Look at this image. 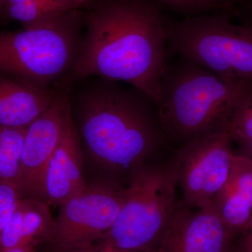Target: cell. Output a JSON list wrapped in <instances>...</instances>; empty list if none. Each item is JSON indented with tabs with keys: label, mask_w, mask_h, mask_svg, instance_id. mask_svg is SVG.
Returning <instances> with one entry per match:
<instances>
[{
	"label": "cell",
	"mask_w": 252,
	"mask_h": 252,
	"mask_svg": "<svg viewBox=\"0 0 252 252\" xmlns=\"http://www.w3.org/2000/svg\"><path fill=\"white\" fill-rule=\"evenodd\" d=\"M56 89L41 90L0 75V126L28 128L49 108Z\"/></svg>",
	"instance_id": "obj_13"
},
{
	"label": "cell",
	"mask_w": 252,
	"mask_h": 252,
	"mask_svg": "<svg viewBox=\"0 0 252 252\" xmlns=\"http://www.w3.org/2000/svg\"><path fill=\"white\" fill-rule=\"evenodd\" d=\"M232 234L213 208L180 201L157 252H228Z\"/></svg>",
	"instance_id": "obj_11"
},
{
	"label": "cell",
	"mask_w": 252,
	"mask_h": 252,
	"mask_svg": "<svg viewBox=\"0 0 252 252\" xmlns=\"http://www.w3.org/2000/svg\"><path fill=\"white\" fill-rule=\"evenodd\" d=\"M28 1H31V0H3L1 8L12 6V5L20 4V3H23ZM1 8H0V9H1Z\"/></svg>",
	"instance_id": "obj_23"
},
{
	"label": "cell",
	"mask_w": 252,
	"mask_h": 252,
	"mask_svg": "<svg viewBox=\"0 0 252 252\" xmlns=\"http://www.w3.org/2000/svg\"><path fill=\"white\" fill-rule=\"evenodd\" d=\"M23 198V194L16 183L0 181V235Z\"/></svg>",
	"instance_id": "obj_17"
},
{
	"label": "cell",
	"mask_w": 252,
	"mask_h": 252,
	"mask_svg": "<svg viewBox=\"0 0 252 252\" xmlns=\"http://www.w3.org/2000/svg\"><path fill=\"white\" fill-rule=\"evenodd\" d=\"M227 132L238 143L252 139V91L235 111Z\"/></svg>",
	"instance_id": "obj_16"
},
{
	"label": "cell",
	"mask_w": 252,
	"mask_h": 252,
	"mask_svg": "<svg viewBox=\"0 0 252 252\" xmlns=\"http://www.w3.org/2000/svg\"><path fill=\"white\" fill-rule=\"evenodd\" d=\"M3 0H0V8H1V4H2Z\"/></svg>",
	"instance_id": "obj_25"
},
{
	"label": "cell",
	"mask_w": 252,
	"mask_h": 252,
	"mask_svg": "<svg viewBox=\"0 0 252 252\" xmlns=\"http://www.w3.org/2000/svg\"><path fill=\"white\" fill-rule=\"evenodd\" d=\"M233 142L225 132L181 146L172 162L184 205L192 209L213 208L233 169L236 155Z\"/></svg>",
	"instance_id": "obj_7"
},
{
	"label": "cell",
	"mask_w": 252,
	"mask_h": 252,
	"mask_svg": "<svg viewBox=\"0 0 252 252\" xmlns=\"http://www.w3.org/2000/svg\"><path fill=\"white\" fill-rule=\"evenodd\" d=\"M126 198V188L111 178L96 180L61 205L51 243L56 252L88 246L114 225Z\"/></svg>",
	"instance_id": "obj_8"
},
{
	"label": "cell",
	"mask_w": 252,
	"mask_h": 252,
	"mask_svg": "<svg viewBox=\"0 0 252 252\" xmlns=\"http://www.w3.org/2000/svg\"><path fill=\"white\" fill-rule=\"evenodd\" d=\"M177 190L172 162H147L132 170L119 216L96 241L122 250L157 252L180 205Z\"/></svg>",
	"instance_id": "obj_5"
},
{
	"label": "cell",
	"mask_w": 252,
	"mask_h": 252,
	"mask_svg": "<svg viewBox=\"0 0 252 252\" xmlns=\"http://www.w3.org/2000/svg\"><path fill=\"white\" fill-rule=\"evenodd\" d=\"M175 12L187 16L209 14L220 10L214 0H154Z\"/></svg>",
	"instance_id": "obj_18"
},
{
	"label": "cell",
	"mask_w": 252,
	"mask_h": 252,
	"mask_svg": "<svg viewBox=\"0 0 252 252\" xmlns=\"http://www.w3.org/2000/svg\"><path fill=\"white\" fill-rule=\"evenodd\" d=\"M238 144L240 146V151L237 154L247 158L252 162V139L239 142Z\"/></svg>",
	"instance_id": "obj_21"
},
{
	"label": "cell",
	"mask_w": 252,
	"mask_h": 252,
	"mask_svg": "<svg viewBox=\"0 0 252 252\" xmlns=\"http://www.w3.org/2000/svg\"><path fill=\"white\" fill-rule=\"evenodd\" d=\"M99 77L72 83L68 102L81 144L106 170L128 176L166 139L157 104L135 86Z\"/></svg>",
	"instance_id": "obj_2"
},
{
	"label": "cell",
	"mask_w": 252,
	"mask_h": 252,
	"mask_svg": "<svg viewBox=\"0 0 252 252\" xmlns=\"http://www.w3.org/2000/svg\"><path fill=\"white\" fill-rule=\"evenodd\" d=\"M56 252H143L135 251V250H122L113 247L112 245L102 243V242L95 241L88 246L84 248L74 249V250H67Z\"/></svg>",
	"instance_id": "obj_19"
},
{
	"label": "cell",
	"mask_w": 252,
	"mask_h": 252,
	"mask_svg": "<svg viewBox=\"0 0 252 252\" xmlns=\"http://www.w3.org/2000/svg\"><path fill=\"white\" fill-rule=\"evenodd\" d=\"M82 144L69 102L62 137L44 167L36 198L49 206H61L85 189Z\"/></svg>",
	"instance_id": "obj_10"
},
{
	"label": "cell",
	"mask_w": 252,
	"mask_h": 252,
	"mask_svg": "<svg viewBox=\"0 0 252 252\" xmlns=\"http://www.w3.org/2000/svg\"><path fill=\"white\" fill-rule=\"evenodd\" d=\"M252 91V80L222 77L182 58L167 64L157 103L166 141L181 147L227 132L235 111Z\"/></svg>",
	"instance_id": "obj_3"
},
{
	"label": "cell",
	"mask_w": 252,
	"mask_h": 252,
	"mask_svg": "<svg viewBox=\"0 0 252 252\" xmlns=\"http://www.w3.org/2000/svg\"><path fill=\"white\" fill-rule=\"evenodd\" d=\"M243 232L245 233V238L241 252H252V220Z\"/></svg>",
	"instance_id": "obj_20"
},
{
	"label": "cell",
	"mask_w": 252,
	"mask_h": 252,
	"mask_svg": "<svg viewBox=\"0 0 252 252\" xmlns=\"http://www.w3.org/2000/svg\"><path fill=\"white\" fill-rule=\"evenodd\" d=\"M220 9H232L243 0H214Z\"/></svg>",
	"instance_id": "obj_22"
},
{
	"label": "cell",
	"mask_w": 252,
	"mask_h": 252,
	"mask_svg": "<svg viewBox=\"0 0 252 252\" xmlns=\"http://www.w3.org/2000/svg\"><path fill=\"white\" fill-rule=\"evenodd\" d=\"M213 209L232 233L244 231L252 220V162L236 153L229 180Z\"/></svg>",
	"instance_id": "obj_14"
},
{
	"label": "cell",
	"mask_w": 252,
	"mask_h": 252,
	"mask_svg": "<svg viewBox=\"0 0 252 252\" xmlns=\"http://www.w3.org/2000/svg\"><path fill=\"white\" fill-rule=\"evenodd\" d=\"M55 228L56 220L48 204L36 198H23L0 235V252L51 242Z\"/></svg>",
	"instance_id": "obj_12"
},
{
	"label": "cell",
	"mask_w": 252,
	"mask_h": 252,
	"mask_svg": "<svg viewBox=\"0 0 252 252\" xmlns=\"http://www.w3.org/2000/svg\"><path fill=\"white\" fill-rule=\"evenodd\" d=\"M168 46L180 58L222 77L252 80V24L209 14L167 21Z\"/></svg>",
	"instance_id": "obj_6"
},
{
	"label": "cell",
	"mask_w": 252,
	"mask_h": 252,
	"mask_svg": "<svg viewBox=\"0 0 252 252\" xmlns=\"http://www.w3.org/2000/svg\"><path fill=\"white\" fill-rule=\"evenodd\" d=\"M73 1H75V2L78 3V4L82 5V6H84V7H86V6H88V4H89V3L90 2V1H93V0H72ZM84 8V9H85Z\"/></svg>",
	"instance_id": "obj_24"
},
{
	"label": "cell",
	"mask_w": 252,
	"mask_h": 252,
	"mask_svg": "<svg viewBox=\"0 0 252 252\" xmlns=\"http://www.w3.org/2000/svg\"><path fill=\"white\" fill-rule=\"evenodd\" d=\"M67 107V89L59 86L49 108L27 128L16 182L23 198H36L44 167L62 137Z\"/></svg>",
	"instance_id": "obj_9"
},
{
	"label": "cell",
	"mask_w": 252,
	"mask_h": 252,
	"mask_svg": "<svg viewBox=\"0 0 252 252\" xmlns=\"http://www.w3.org/2000/svg\"><path fill=\"white\" fill-rule=\"evenodd\" d=\"M26 132L0 126V181L17 182Z\"/></svg>",
	"instance_id": "obj_15"
},
{
	"label": "cell",
	"mask_w": 252,
	"mask_h": 252,
	"mask_svg": "<svg viewBox=\"0 0 252 252\" xmlns=\"http://www.w3.org/2000/svg\"><path fill=\"white\" fill-rule=\"evenodd\" d=\"M84 33V9L20 31H0V75L41 90H55L77 63Z\"/></svg>",
	"instance_id": "obj_4"
},
{
	"label": "cell",
	"mask_w": 252,
	"mask_h": 252,
	"mask_svg": "<svg viewBox=\"0 0 252 252\" xmlns=\"http://www.w3.org/2000/svg\"><path fill=\"white\" fill-rule=\"evenodd\" d=\"M80 56L63 83L99 77L130 84L158 102L167 65V20L154 0H93L84 9Z\"/></svg>",
	"instance_id": "obj_1"
}]
</instances>
